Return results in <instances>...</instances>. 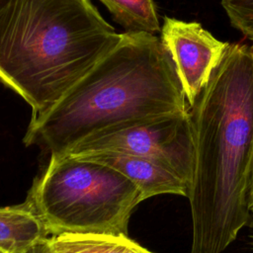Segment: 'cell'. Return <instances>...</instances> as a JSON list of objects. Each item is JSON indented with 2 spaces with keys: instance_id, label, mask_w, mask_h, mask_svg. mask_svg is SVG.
Segmentation results:
<instances>
[{
  "instance_id": "obj_1",
  "label": "cell",
  "mask_w": 253,
  "mask_h": 253,
  "mask_svg": "<svg viewBox=\"0 0 253 253\" xmlns=\"http://www.w3.org/2000/svg\"><path fill=\"white\" fill-rule=\"evenodd\" d=\"M194 168L188 186L190 253H222L250 218L253 47L229 43L189 108Z\"/></svg>"
},
{
  "instance_id": "obj_2",
  "label": "cell",
  "mask_w": 253,
  "mask_h": 253,
  "mask_svg": "<svg viewBox=\"0 0 253 253\" xmlns=\"http://www.w3.org/2000/svg\"><path fill=\"white\" fill-rule=\"evenodd\" d=\"M189 110L170 52L160 38L126 31L121 42L52 107L32 116L24 136L60 155L103 130Z\"/></svg>"
},
{
  "instance_id": "obj_3",
  "label": "cell",
  "mask_w": 253,
  "mask_h": 253,
  "mask_svg": "<svg viewBox=\"0 0 253 253\" xmlns=\"http://www.w3.org/2000/svg\"><path fill=\"white\" fill-rule=\"evenodd\" d=\"M90 0H4L0 81L33 116L52 107L122 40Z\"/></svg>"
},
{
  "instance_id": "obj_4",
  "label": "cell",
  "mask_w": 253,
  "mask_h": 253,
  "mask_svg": "<svg viewBox=\"0 0 253 253\" xmlns=\"http://www.w3.org/2000/svg\"><path fill=\"white\" fill-rule=\"evenodd\" d=\"M26 202L49 234L127 236L131 211L142 200L130 180L107 165L52 155Z\"/></svg>"
},
{
  "instance_id": "obj_5",
  "label": "cell",
  "mask_w": 253,
  "mask_h": 253,
  "mask_svg": "<svg viewBox=\"0 0 253 253\" xmlns=\"http://www.w3.org/2000/svg\"><path fill=\"white\" fill-rule=\"evenodd\" d=\"M96 152H116L152 160L180 176L189 186L194 168V138L189 110L100 131L55 156Z\"/></svg>"
},
{
  "instance_id": "obj_6",
  "label": "cell",
  "mask_w": 253,
  "mask_h": 253,
  "mask_svg": "<svg viewBox=\"0 0 253 253\" xmlns=\"http://www.w3.org/2000/svg\"><path fill=\"white\" fill-rule=\"evenodd\" d=\"M160 32L191 107L209 83L229 42L215 39L198 22L171 17H164Z\"/></svg>"
},
{
  "instance_id": "obj_7",
  "label": "cell",
  "mask_w": 253,
  "mask_h": 253,
  "mask_svg": "<svg viewBox=\"0 0 253 253\" xmlns=\"http://www.w3.org/2000/svg\"><path fill=\"white\" fill-rule=\"evenodd\" d=\"M71 157L95 161L117 170L137 187L142 201L163 194L187 198V183L171 170L152 160L116 152H96Z\"/></svg>"
},
{
  "instance_id": "obj_8",
  "label": "cell",
  "mask_w": 253,
  "mask_h": 253,
  "mask_svg": "<svg viewBox=\"0 0 253 253\" xmlns=\"http://www.w3.org/2000/svg\"><path fill=\"white\" fill-rule=\"evenodd\" d=\"M49 232L38 214L25 201L0 208V252L21 253Z\"/></svg>"
},
{
  "instance_id": "obj_9",
  "label": "cell",
  "mask_w": 253,
  "mask_h": 253,
  "mask_svg": "<svg viewBox=\"0 0 253 253\" xmlns=\"http://www.w3.org/2000/svg\"><path fill=\"white\" fill-rule=\"evenodd\" d=\"M53 253H131L136 242L126 235L61 233L49 237Z\"/></svg>"
},
{
  "instance_id": "obj_10",
  "label": "cell",
  "mask_w": 253,
  "mask_h": 253,
  "mask_svg": "<svg viewBox=\"0 0 253 253\" xmlns=\"http://www.w3.org/2000/svg\"><path fill=\"white\" fill-rule=\"evenodd\" d=\"M127 31L150 34L161 30L153 0H100Z\"/></svg>"
},
{
  "instance_id": "obj_11",
  "label": "cell",
  "mask_w": 253,
  "mask_h": 253,
  "mask_svg": "<svg viewBox=\"0 0 253 253\" xmlns=\"http://www.w3.org/2000/svg\"><path fill=\"white\" fill-rule=\"evenodd\" d=\"M232 27L253 42V0H221Z\"/></svg>"
},
{
  "instance_id": "obj_12",
  "label": "cell",
  "mask_w": 253,
  "mask_h": 253,
  "mask_svg": "<svg viewBox=\"0 0 253 253\" xmlns=\"http://www.w3.org/2000/svg\"><path fill=\"white\" fill-rule=\"evenodd\" d=\"M21 253H53L49 237H44L36 241Z\"/></svg>"
},
{
  "instance_id": "obj_13",
  "label": "cell",
  "mask_w": 253,
  "mask_h": 253,
  "mask_svg": "<svg viewBox=\"0 0 253 253\" xmlns=\"http://www.w3.org/2000/svg\"><path fill=\"white\" fill-rule=\"evenodd\" d=\"M131 253H153V252L145 249L144 247H142L138 243H135V245L133 246V248L131 250Z\"/></svg>"
},
{
  "instance_id": "obj_14",
  "label": "cell",
  "mask_w": 253,
  "mask_h": 253,
  "mask_svg": "<svg viewBox=\"0 0 253 253\" xmlns=\"http://www.w3.org/2000/svg\"><path fill=\"white\" fill-rule=\"evenodd\" d=\"M249 206H250V210H251V211H253V181H252V186H251V191H250Z\"/></svg>"
},
{
  "instance_id": "obj_15",
  "label": "cell",
  "mask_w": 253,
  "mask_h": 253,
  "mask_svg": "<svg viewBox=\"0 0 253 253\" xmlns=\"http://www.w3.org/2000/svg\"><path fill=\"white\" fill-rule=\"evenodd\" d=\"M249 226H250V231H251V239L253 240V216L249 218Z\"/></svg>"
},
{
  "instance_id": "obj_16",
  "label": "cell",
  "mask_w": 253,
  "mask_h": 253,
  "mask_svg": "<svg viewBox=\"0 0 253 253\" xmlns=\"http://www.w3.org/2000/svg\"><path fill=\"white\" fill-rule=\"evenodd\" d=\"M3 1H4V0H0V4H1Z\"/></svg>"
},
{
  "instance_id": "obj_17",
  "label": "cell",
  "mask_w": 253,
  "mask_h": 253,
  "mask_svg": "<svg viewBox=\"0 0 253 253\" xmlns=\"http://www.w3.org/2000/svg\"><path fill=\"white\" fill-rule=\"evenodd\" d=\"M0 253H1V252H0Z\"/></svg>"
}]
</instances>
